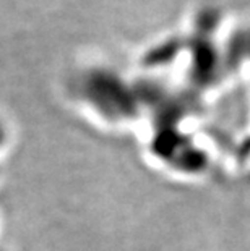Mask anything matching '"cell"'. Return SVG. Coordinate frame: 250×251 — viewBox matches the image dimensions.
Masks as SVG:
<instances>
[{
	"mask_svg": "<svg viewBox=\"0 0 250 251\" xmlns=\"http://www.w3.org/2000/svg\"><path fill=\"white\" fill-rule=\"evenodd\" d=\"M3 141H5V130H3V125L0 124V146L3 144Z\"/></svg>",
	"mask_w": 250,
	"mask_h": 251,
	"instance_id": "obj_1",
	"label": "cell"
}]
</instances>
